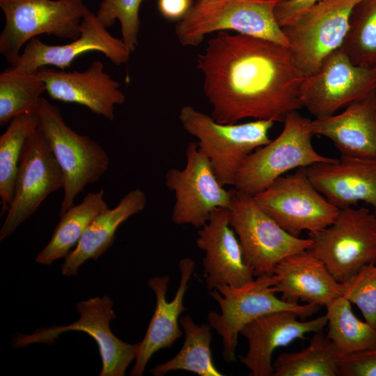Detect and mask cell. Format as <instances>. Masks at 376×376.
<instances>
[{
    "mask_svg": "<svg viewBox=\"0 0 376 376\" xmlns=\"http://www.w3.org/2000/svg\"><path fill=\"white\" fill-rule=\"evenodd\" d=\"M211 116L220 123L246 118L283 123L303 107L304 75L288 47L247 35L219 31L196 58Z\"/></svg>",
    "mask_w": 376,
    "mask_h": 376,
    "instance_id": "cell-1",
    "label": "cell"
},
{
    "mask_svg": "<svg viewBox=\"0 0 376 376\" xmlns=\"http://www.w3.org/2000/svg\"><path fill=\"white\" fill-rule=\"evenodd\" d=\"M178 118L185 130L198 139V148L223 186H233L248 156L271 141L269 132L274 123L271 120L220 123L189 105L180 109Z\"/></svg>",
    "mask_w": 376,
    "mask_h": 376,
    "instance_id": "cell-2",
    "label": "cell"
},
{
    "mask_svg": "<svg viewBox=\"0 0 376 376\" xmlns=\"http://www.w3.org/2000/svg\"><path fill=\"white\" fill-rule=\"evenodd\" d=\"M279 0H214L196 2L175 26L182 46H197L206 35L234 31L288 47L274 10Z\"/></svg>",
    "mask_w": 376,
    "mask_h": 376,
    "instance_id": "cell-3",
    "label": "cell"
},
{
    "mask_svg": "<svg viewBox=\"0 0 376 376\" xmlns=\"http://www.w3.org/2000/svg\"><path fill=\"white\" fill-rule=\"evenodd\" d=\"M38 128L49 144L63 175V198L59 217L74 205L84 187L97 182L109 168V156L88 136L80 135L65 123L60 109L40 99L35 111Z\"/></svg>",
    "mask_w": 376,
    "mask_h": 376,
    "instance_id": "cell-4",
    "label": "cell"
},
{
    "mask_svg": "<svg viewBox=\"0 0 376 376\" xmlns=\"http://www.w3.org/2000/svg\"><path fill=\"white\" fill-rule=\"evenodd\" d=\"M311 122L297 111L288 114L279 136L246 159L233 188L254 196L288 171L316 163L335 162L337 159L323 156L314 148Z\"/></svg>",
    "mask_w": 376,
    "mask_h": 376,
    "instance_id": "cell-5",
    "label": "cell"
},
{
    "mask_svg": "<svg viewBox=\"0 0 376 376\" xmlns=\"http://www.w3.org/2000/svg\"><path fill=\"white\" fill-rule=\"evenodd\" d=\"M274 283L272 274L262 275L242 287L224 285L210 290L221 313L210 311L207 318L208 324L222 338V356L227 363L235 360L240 331L253 320L275 311H291L304 320L319 310L320 306L318 305L290 303L278 298L273 288Z\"/></svg>",
    "mask_w": 376,
    "mask_h": 376,
    "instance_id": "cell-6",
    "label": "cell"
},
{
    "mask_svg": "<svg viewBox=\"0 0 376 376\" xmlns=\"http://www.w3.org/2000/svg\"><path fill=\"white\" fill-rule=\"evenodd\" d=\"M84 1L0 0L6 18L0 35L1 54L12 65L20 56L22 46L39 35L77 39L89 10Z\"/></svg>",
    "mask_w": 376,
    "mask_h": 376,
    "instance_id": "cell-7",
    "label": "cell"
},
{
    "mask_svg": "<svg viewBox=\"0 0 376 376\" xmlns=\"http://www.w3.org/2000/svg\"><path fill=\"white\" fill-rule=\"evenodd\" d=\"M230 191L229 224L255 277L272 274L282 259L310 248L308 237L290 235L260 207L253 196L235 188Z\"/></svg>",
    "mask_w": 376,
    "mask_h": 376,
    "instance_id": "cell-8",
    "label": "cell"
},
{
    "mask_svg": "<svg viewBox=\"0 0 376 376\" xmlns=\"http://www.w3.org/2000/svg\"><path fill=\"white\" fill-rule=\"evenodd\" d=\"M308 236V250L339 283L376 263V215L365 207L340 210L331 224Z\"/></svg>",
    "mask_w": 376,
    "mask_h": 376,
    "instance_id": "cell-9",
    "label": "cell"
},
{
    "mask_svg": "<svg viewBox=\"0 0 376 376\" xmlns=\"http://www.w3.org/2000/svg\"><path fill=\"white\" fill-rule=\"evenodd\" d=\"M361 1H321L281 28L304 77L317 71L327 56L342 47L351 14Z\"/></svg>",
    "mask_w": 376,
    "mask_h": 376,
    "instance_id": "cell-10",
    "label": "cell"
},
{
    "mask_svg": "<svg viewBox=\"0 0 376 376\" xmlns=\"http://www.w3.org/2000/svg\"><path fill=\"white\" fill-rule=\"evenodd\" d=\"M253 198L279 226L297 237L304 230L327 227L340 210L315 187L304 168L277 178Z\"/></svg>",
    "mask_w": 376,
    "mask_h": 376,
    "instance_id": "cell-11",
    "label": "cell"
},
{
    "mask_svg": "<svg viewBox=\"0 0 376 376\" xmlns=\"http://www.w3.org/2000/svg\"><path fill=\"white\" fill-rule=\"evenodd\" d=\"M374 92L376 67L354 64L340 47L327 56L317 71L304 77L299 97L302 107L320 118Z\"/></svg>",
    "mask_w": 376,
    "mask_h": 376,
    "instance_id": "cell-12",
    "label": "cell"
},
{
    "mask_svg": "<svg viewBox=\"0 0 376 376\" xmlns=\"http://www.w3.org/2000/svg\"><path fill=\"white\" fill-rule=\"evenodd\" d=\"M185 157L183 169H171L165 175L166 186L175 196L171 219L175 224H190L199 229L215 210L230 207L231 191L219 182L196 142L188 143Z\"/></svg>",
    "mask_w": 376,
    "mask_h": 376,
    "instance_id": "cell-13",
    "label": "cell"
},
{
    "mask_svg": "<svg viewBox=\"0 0 376 376\" xmlns=\"http://www.w3.org/2000/svg\"><path fill=\"white\" fill-rule=\"evenodd\" d=\"M63 187L61 167L38 127L23 148L13 201L0 230V240L10 236L51 193Z\"/></svg>",
    "mask_w": 376,
    "mask_h": 376,
    "instance_id": "cell-14",
    "label": "cell"
},
{
    "mask_svg": "<svg viewBox=\"0 0 376 376\" xmlns=\"http://www.w3.org/2000/svg\"><path fill=\"white\" fill-rule=\"evenodd\" d=\"M113 301L108 297L91 298L77 303L79 319L67 326H54L38 329L31 335L17 334L13 337L15 347L27 346L34 343L52 345L63 332L84 331L97 343L102 367L100 376H123L130 363L136 358L138 344H129L118 338L111 331L109 324L115 319Z\"/></svg>",
    "mask_w": 376,
    "mask_h": 376,
    "instance_id": "cell-15",
    "label": "cell"
},
{
    "mask_svg": "<svg viewBox=\"0 0 376 376\" xmlns=\"http://www.w3.org/2000/svg\"><path fill=\"white\" fill-rule=\"evenodd\" d=\"M70 41L50 45L33 38L10 69L22 74L34 73L47 65L65 70L78 56L93 51L102 53L114 65H120L127 63L132 54L123 41L113 36L90 10L82 19L79 36Z\"/></svg>",
    "mask_w": 376,
    "mask_h": 376,
    "instance_id": "cell-16",
    "label": "cell"
},
{
    "mask_svg": "<svg viewBox=\"0 0 376 376\" xmlns=\"http://www.w3.org/2000/svg\"><path fill=\"white\" fill-rule=\"evenodd\" d=\"M299 315L291 311H279L253 320L240 331L249 344L241 363L253 376H272V357L274 350L285 347L297 339H306V334L322 331L327 325L324 314L316 318L299 320Z\"/></svg>",
    "mask_w": 376,
    "mask_h": 376,
    "instance_id": "cell-17",
    "label": "cell"
},
{
    "mask_svg": "<svg viewBox=\"0 0 376 376\" xmlns=\"http://www.w3.org/2000/svg\"><path fill=\"white\" fill-rule=\"evenodd\" d=\"M196 242L205 253L203 266L209 290L224 285L242 287L254 280L230 226L228 208L220 207L212 213L209 221L198 229Z\"/></svg>",
    "mask_w": 376,
    "mask_h": 376,
    "instance_id": "cell-18",
    "label": "cell"
},
{
    "mask_svg": "<svg viewBox=\"0 0 376 376\" xmlns=\"http://www.w3.org/2000/svg\"><path fill=\"white\" fill-rule=\"evenodd\" d=\"M45 84L46 92L55 100L75 103L110 120L115 105L125 101L120 84L104 72V65L95 61L83 72L56 70L42 67L36 71Z\"/></svg>",
    "mask_w": 376,
    "mask_h": 376,
    "instance_id": "cell-19",
    "label": "cell"
},
{
    "mask_svg": "<svg viewBox=\"0 0 376 376\" xmlns=\"http://www.w3.org/2000/svg\"><path fill=\"white\" fill-rule=\"evenodd\" d=\"M304 170L315 187L339 210L363 201L376 215V161L340 157Z\"/></svg>",
    "mask_w": 376,
    "mask_h": 376,
    "instance_id": "cell-20",
    "label": "cell"
},
{
    "mask_svg": "<svg viewBox=\"0 0 376 376\" xmlns=\"http://www.w3.org/2000/svg\"><path fill=\"white\" fill-rule=\"evenodd\" d=\"M194 261L184 258L179 262L180 280L177 292L171 301L166 299L169 282V276H153L148 286L156 295V306L144 338L139 343L135 363L130 371L132 376H141L150 357L163 348L171 347L181 337L178 322L180 314L186 310L183 301L188 283L194 273Z\"/></svg>",
    "mask_w": 376,
    "mask_h": 376,
    "instance_id": "cell-21",
    "label": "cell"
},
{
    "mask_svg": "<svg viewBox=\"0 0 376 376\" xmlns=\"http://www.w3.org/2000/svg\"><path fill=\"white\" fill-rule=\"evenodd\" d=\"M272 274L274 292L281 293V299L287 302L300 301L325 306L343 294V283L338 282L308 249L282 259Z\"/></svg>",
    "mask_w": 376,
    "mask_h": 376,
    "instance_id": "cell-22",
    "label": "cell"
},
{
    "mask_svg": "<svg viewBox=\"0 0 376 376\" xmlns=\"http://www.w3.org/2000/svg\"><path fill=\"white\" fill-rule=\"evenodd\" d=\"M311 129L314 135L331 140L340 157L376 161V92L339 114L315 118Z\"/></svg>",
    "mask_w": 376,
    "mask_h": 376,
    "instance_id": "cell-23",
    "label": "cell"
},
{
    "mask_svg": "<svg viewBox=\"0 0 376 376\" xmlns=\"http://www.w3.org/2000/svg\"><path fill=\"white\" fill-rule=\"evenodd\" d=\"M145 193L136 188L127 193L118 204L97 215L81 238L65 257L61 265L65 276L77 275L80 266L88 259L97 260L113 244L115 234L124 221L142 211L146 204Z\"/></svg>",
    "mask_w": 376,
    "mask_h": 376,
    "instance_id": "cell-24",
    "label": "cell"
},
{
    "mask_svg": "<svg viewBox=\"0 0 376 376\" xmlns=\"http://www.w3.org/2000/svg\"><path fill=\"white\" fill-rule=\"evenodd\" d=\"M104 196V189L90 192L80 203L72 205L62 214L51 240L36 257V263L50 265L65 257L77 246L93 219L109 209Z\"/></svg>",
    "mask_w": 376,
    "mask_h": 376,
    "instance_id": "cell-25",
    "label": "cell"
},
{
    "mask_svg": "<svg viewBox=\"0 0 376 376\" xmlns=\"http://www.w3.org/2000/svg\"><path fill=\"white\" fill-rule=\"evenodd\" d=\"M340 358L327 336L315 332L306 347L276 357L273 376H340Z\"/></svg>",
    "mask_w": 376,
    "mask_h": 376,
    "instance_id": "cell-26",
    "label": "cell"
},
{
    "mask_svg": "<svg viewBox=\"0 0 376 376\" xmlns=\"http://www.w3.org/2000/svg\"><path fill=\"white\" fill-rule=\"evenodd\" d=\"M185 338L178 353L168 361L158 364L150 370L155 376H162L170 371L186 370L199 376H223L213 364L211 354V326L197 325L189 315L179 320Z\"/></svg>",
    "mask_w": 376,
    "mask_h": 376,
    "instance_id": "cell-27",
    "label": "cell"
},
{
    "mask_svg": "<svg viewBox=\"0 0 376 376\" xmlns=\"http://www.w3.org/2000/svg\"><path fill=\"white\" fill-rule=\"evenodd\" d=\"M325 307L327 336L341 357L376 349V329L355 316L349 300L340 296Z\"/></svg>",
    "mask_w": 376,
    "mask_h": 376,
    "instance_id": "cell-28",
    "label": "cell"
},
{
    "mask_svg": "<svg viewBox=\"0 0 376 376\" xmlns=\"http://www.w3.org/2000/svg\"><path fill=\"white\" fill-rule=\"evenodd\" d=\"M38 127L35 113H24L14 118L0 136L1 216L8 211L13 201L25 141Z\"/></svg>",
    "mask_w": 376,
    "mask_h": 376,
    "instance_id": "cell-29",
    "label": "cell"
},
{
    "mask_svg": "<svg viewBox=\"0 0 376 376\" xmlns=\"http://www.w3.org/2000/svg\"><path fill=\"white\" fill-rule=\"evenodd\" d=\"M44 81L37 72L17 73L9 68L0 74V125L26 113H35L42 94Z\"/></svg>",
    "mask_w": 376,
    "mask_h": 376,
    "instance_id": "cell-30",
    "label": "cell"
},
{
    "mask_svg": "<svg viewBox=\"0 0 376 376\" xmlns=\"http://www.w3.org/2000/svg\"><path fill=\"white\" fill-rule=\"evenodd\" d=\"M341 48L354 64L376 67V0L355 6Z\"/></svg>",
    "mask_w": 376,
    "mask_h": 376,
    "instance_id": "cell-31",
    "label": "cell"
},
{
    "mask_svg": "<svg viewBox=\"0 0 376 376\" xmlns=\"http://www.w3.org/2000/svg\"><path fill=\"white\" fill-rule=\"evenodd\" d=\"M146 0H102L96 13L100 23L109 28L118 20L122 40L132 53L138 45L139 8Z\"/></svg>",
    "mask_w": 376,
    "mask_h": 376,
    "instance_id": "cell-32",
    "label": "cell"
},
{
    "mask_svg": "<svg viewBox=\"0 0 376 376\" xmlns=\"http://www.w3.org/2000/svg\"><path fill=\"white\" fill-rule=\"evenodd\" d=\"M343 283V296L355 304L365 321L376 329V263L363 266Z\"/></svg>",
    "mask_w": 376,
    "mask_h": 376,
    "instance_id": "cell-33",
    "label": "cell"
},
{
    "mask_svg": "<svg viewBox=\"0 0 376 376\" xmlns=\"http://www.w3.org/2000/svg\"><path fill=\"white\" fill-rule=\"evenodd\" d=\"M340 373L342 376H376V349L341 357Z\"/></svg>",
    "mask_w": 376,
    "mask_h": 376,
    "instance_id": "cell-34",
    "label": "cell"
},
{
    "mask_svg": "<svg viewBox=\"0 0 376 376\" xmlns=\"http://www.w3.org/2000/svg\"><path fill=\"white\" fill-rule=\"evenodd\" d=\"M326 0H285L279 1L274 10L276 22L281 28L295 19L301 13Z\"/></svg>",
    "mask_w": 376,
    "mask_h": 376,
    "instance_id": "cell-35",
    "label": "cell"
},
{
    "mask_svg": "<svg viewBox=\"0 0 376 376\" xmlns=\"http://www.w3.org/2000/svg\"><path fill=\"white\" fill-rule=\"evenodd\" d=\"M160 14L168 19H181L192 7L191 0H158Z\"/></svg>",
    "mask_w": 376,
    "mask_h": 376,
    "instance_id": "cell-36",
    "label": "cell"
},
{
    "mask_svg": "<svg viewBox=\"0 0 376 376\" xmlns=\"http://www.w3.org/2000/svg\"><path fill=\"white\" fill-rule=\"evenodd\" d=\"M214 0H197V2H205V1H210Z\"/></svg>",
    "mask_w": 376,
    "mask_h": 376,
    "instance_id": "cell-37",
    "label": "cell"
},
{
    "mask_svg": "<svg viewBox=\"0 0 376 376\" xmlns=\"http://www.w3.org/2000/svg\"><path fill=\"white\" fill-rule=\"evenodd\" d=\"M279 1H285V0H279Z\"/></svg>",
    "mask_w": 376,
    "mask_h": 376,
    "instance_id": "cell-38",
    "label": "cell"
}]
</instances>
